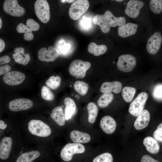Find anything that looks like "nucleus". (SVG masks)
<instances>
[{"label":"nucleus","mask_w":162,"mask_h":162,"mask_svg":"<svg viewBox=\"0 0 162 162\" xmlns=\"http://www.w3.org/2000/svg\"><path fill=\"white\" fill-rule=\"evenodd\" d=\"M18 124L26 144L48 147V140L52 134V130L47 122L32 119Z\"/></svg>","instance_id":"nucleus-1"},{"label":"nucleus","mask_w":162,"mask_h":162,"mask_svg":"<svg viewBox=\"0 0 162 162\" xmlns=\"http://www.w3.org/2000/svg\"><path fill=\"white\" fill-rule=\"evenodd\" d=\"M25 143L18 124H10L6 130L0 133V159L6 160L12 152L22 150L26 146Z\"/></svg>","instance_id":"nucleus-2"},{"label":"nucleus","mask_w":162,"mask_h":162,"mask_svg":"<svg viewBox=\"0 0 162 162\" xmlns=\"http://www.w3.org/2000/svg\"><path fill=\"white\" fill-rule=\"evenodd\" d=\"M91 66V64L89 62L76 59L70 63L68 71L70 75L76 78H83Z\"/></svg>","instance_id":"nucleus-3"},{"label":"nucleus","mask_w":162,"mask_h":162,"mask_svg":"<svg viewBox=\"0 0 162 162\" xmlns=\"http://www.w3.org/2000/svg\"><path fill=\"white\" fill-rule=\"evenodd\" d=\"M85 151L84 146L81 143H70L66 144L60 152V157L64 161L71 160L74 154L83 153Z\"/></svg>","instance_id":"nucleus-4"},{"label":"nucleus","mask_w":162,"mask_h":162,"mask_svg":"<svg viewBox=\"0 0 162 162\" xmlns=\"http://www.w3.org/2000/svg\"><path fill=\"white\" fill-rule=\"evenodd\" d=\"M89 6V2L87 0L75 1L69 9L70 17L74 20H78L87 11Z\"/></svg>","instance_id":"nucleus-5"},{"label":"nucleus","mask_w":162,"mask_h":162,"mask_svg":"<svg viewBox=\"0 0 162 162\" xmlns=\"http://www.w3.org/2000/svg\"><path fill=\"white\" fill-rule=\"evenodd\" d=\"M36 14L38 19L44 23H47L50 19L49 4L46 0H37L34 4Z\"/></svg>","instance_id":"nucleus-6"},{"label":"nucleus","mask_w":162,"mask_h":162,"mask_svg":"<svg viewBox=\"0 0 162 162\" xmlns=\"http://www.w3.org/2000/svg\"><path fill=\"white\" fill-rule=\"evenodd\" d=\"M148 98V95L145 92L140 93L130 103L128 111L132 115L138 116L143 110Z\"/></svg>","instance_id":"nucleus-7"},{"label":"nucleus","mask_w":162,"mask_h":162,"mask_svg":"<svg viewBox=\"0 0 162 162\" xmlns=\"http://www.w3.org/2000/svg\"><path fill=\"white\" fill-rule=\"evenodd\" d=\"M48 147L36 146L35 147L31 148V150L23 152V148L21 151V154L17 158L16 162H32L39 158L40 156L41 152Z\"/></svg>","instance_id":"nucleus-8"},{"label":"nucleus","mask_w":162,"mask_h":162,"mask_svg":"<svg viewBox=\"0 0 162 162\" xmlns=\"http://www.w3.org/2000/svg\"><path fill=\"white\" fill-rule=\"evenodd\" d=\"M136 63V59L133 56L130 54H124L119 57L117 65L120 70L128 72L134 68Z\"/></svg>","instance_id":"nucleus-9"},{"label":"nucleus","mask_w":162,"mask_h":162,"mask_svg":"<svg viewBox=\"0 0 162 162\" xmlns=\"http://www.w3.org/2000/svg\"><path fill=\"white\" fill-rule=\"evenodd\" d=\"M3 8L6 13L14 16H22L25 12V9L19 4L16 0H5Z\"/></svg>","instance_id":"nucleus-10"},{"label":"nucleus","mask_w":162,"mask_h":162,"mask_svg":"<svg viewBox=\"0 0 162 162\" xmlns=\"http://www.w3.org/2000/svg\"><path fill=\"white\" fill-rule=\"evenodd\" d=\"M38 58L42 61L52 62L54 61L60 55V52L57 48L51 46L48 50L45 47H42L39 50Z\"/></svg>","instance_id":"nucleus-11"},{"label":"nucleus","mask_w":162,"mask_h":162,"mask_svg":"<svg viewBox=\"0 0 162 162\" xmlns=\"http://www.w3.org/2000/svg\"><path fill=\"white\" fill-rule=\"evenodd\" d=\"M33 103L26 98H18L11 101L9 104V110L13 112L26 110L32 108Z\"/></svg>","instance_id":"nucleus-12"},{"label":"nucleus","mask_w":162,"mask_h":162,"mask_svg":"<svg viewBox=\"0 0 162 162\" xmlns=\"http://www.w3.org/2000/svg\"><path fill=\"white\" fill-rule=\"evenodd\" d=\"M25 78V75L22 73L13 71L5 74L3 77V80L8 85L15 86L21 84Z\"/></svg>","instance_id":"nucleus-13"},{"label":"nucleus","mask_w":162,"mask_h":162,"mask_svg":"<svg viewBox=\"0 0 162 162\" xmlns=\"http://www.w3.org/2000/svg\"><path fill=\"white\" fill-rule=\"evenodd\" d=\"M162 37L159 32H155L148 39L146 44L148 52L151 54H156L158 51L162 41Z\"/></svg>","instance_id":"nucleus-14"},{"label":"nucleus","mask_w":162,"mask_h":162,"mask_svg":"<svg viewBox=\"0 0 162 162\" xmlns=\"http://www.w3.org/2000/svg\"><path fill=\"white\" fill-rule=\"evenodd\" d=\"M144 6L142 2L137 0L128 1L125 9L126 14L132 18H135L139 15L140 9Z\"/></svg>","instance_id":"nucleus-15"},{"label":"nucleus","mask_w":162,"mask_h":162,"mask_svg":"<svg viewBox=\"0 0 162 162\" xmlns=\"http://www.w3.org/2000/svg\"><path fill=\"white\" fill-rule=\"evenodd\" d=\"M100 126L102 130L107 134H111L115 130L116 123L114 119L108 116L103 117L100 122Z\"/></svg>","instance_id":"nucleus-16"},{"label":"nucleus","mask_w":162,"mask_h":162,"mask_svg":"<svg viewBox=\"0 0 162 162\" xmlns=\"http://www.w3.org/2000/svg\"><path fill=\"white\" fill-rule=\"evenodd\" d=\"M150 119V115L148 111L146 110H143L134 122L135 128L138 130L145 128L148 125Z\"/></svg>","instance_id":"nucleus-17"},{"label":"nucleus","mask_w":162,"mask_h":162,"mask_svg":"<svg viewBox=\"0 0 162 162\" xmlns=\"http://www.w3.org/2000/svg\"><path fill=\"white\" fill-rule=\"evenodd\" d=\"M122 88V84L119 82H106L102 84L100 87V91L104 93L113 92L116 94H118L121 92Z\"/></svg>","instance_id":"nucleus-18"},{"label":"nucleus","mask_w":162,"mask_h":162,"mask_svg":"<svg viewBox=\"0 0 162 162\" xmlns=\"http://www.w3.org/2000/svg\"><path fill=\"white\" fill-rule=\"evenodd\" d=\"M137 27V24L129 22L119 26L118 29V33L121 37H127L135 34Z\"/></svg>","instance_id":"nucleus-19"},{"label":"nucleus","mask_w":162,"mask_h":162,"mask_svg":"<svg viewBox=\"0 0 162 162\" xmlns=\"http://www.w3.org/2000/svg\"><path fill=\"white\" fill-rule=\"evenodd\" d=\"M25 50L22 47H16L14 50L15 52L12 55L16 63L26 65L30 60L29 55L24 53Z\"/></svg>","instance_id":"nucleus-20"},{"label":"nucleus","mask_w":162,"mask_h":162,"mask_svg":"<svg viewBox=\"0 0 162 162\" xmlns=\"http://www.w3.org/2000/svg\"><path fill=\"white\" fill-rule=\"evenodd\" d=\"M51 118L60 126H64L65 123V115L62 107L58 106L54 108L50 114Z\"/></svg>","instance_id":"nucleus-21"},{"label":"nucleus","mask_w":162,"mask_h":162,"mask_svg":"<svg viewBox=\"0 0 162 162\" xmlns=\"http://www.w3.org/2000/svg\"><path fill=\"white\" fill-rule=\"evenodd\" d=\"M70 136L71 139L74 143H87L91 140V137L89 134L77 130L71 131Z\"/></svg>","instance_id":"nucleus-22"},{"label":"nucleus","mask_w":162,"mask_h":162,"mask_svg":"<svg viewBox=\"0 0 162 162\" xmlns=\"http://www.w3.org/2000/svg\"><path fill=\"white\" fill-rule=\"evenodd\" d=\"M92 22L94 25L99 26L104 33H107L110 30L108 21L104 14L96 15L93 18Z\"/></svg>","instance_id":"nucleus-23"},{"label":"nucleus","mask_w":162,"mask_h":162,"mask_svg":"<svg viewBox=\"0 0 162 162\" xmlns=\"http://www.w3.org/2000/svg\"><path fill=\"white\" fill-rule=\"evenodd\" d=\"M65 105V115L66 120L71 118L76 112V105L74 100L69 97L65 98L64 100Z\"/></svg>","instance_id":"nucleus-24"},{"label":"nucleus","mask_w":162,"mask_h":162,"mask_svg":"<svg viewBox=\"0 0 162 162\" xmlns=\"http://www.w3.org/2000/svg\"><path fill=\"white\" fill-rule=\"evenodd\" d=\"M104 15L108 21L110 26L111 27H115L117 26H120L125 24L126 23L125 17L122 16L116 17L109 10L106 11Z\"/></svg>","instance_id":"nucleus-25"},{"label":"nucleus","mask_w":162,"mask_h":162,"mask_svg":"<svg viewBox=\"0 0 162 162\" xmlns=\"http://www.w3.org/2000/svg\"><path fill=\"white\" fill-rule=\"evenodd\" d=\"M143 144L149 152L156 154L159 152L160 146L157 141L153 137L151 136L146 137L143 140Z\"/></svg>","instance_id":"nucleus-26"},{"label":"nucleus","mask_w":162,"mask_h":162,"mask_svg":"<svg viewBox=\"0 0 162 162\" xmlns=\"http://www.w3.org/2000/svg\"><path fill=\"white\" fill-rule=\"evenodd\" d=\"M88 50L93 55L98 56L105 53L107 50V47L104 45H98L92 42L88 44Z\"/></svg>","instance_id":"nucleus-27"},{"label":"nucleus","mask_w":162,"mask_h":162,"mask_svg":"<svg viewBox=\"0 0 162 162\" xmlns=\"http://www.w3.org/2000/svg\"><path fill=\"white\" fill-rule=\"evenodd\" d=\"M88 113V120L89 123H94L96 119L98 114V108L95 104L91 102L87 106Z\"/></svg>","instance_id":"nucleus-28"},{"label":"nucleus","mask_w":162,"mask_h":162,"mask_svg":"<svg viewBox=\"0 0 162 162\" xmlns=\"http://www.w3.org/2000/svg\"><path fill=\"white\" fill-rule=\"evenodd\" d=\"M113 98V95L111 93H104L98 99V104L101 108L106 107L112 101Z\"/></svg>","instance_id":"nucleus-29"},{"label":"nucleus","mask_w":162,"mask_h":162,"mask_svg":"<svg viewBox=\"0 0 162 162\" xmlns=\"http://www.w3.org/2000/svg\"><path fill=\"white\" fill-rule=\"evenodd\" d=\"M16 29L18 33L25 34L23 38L25 40L30 41L33 39L34 35L32 32L24 24L20 23L17 26Z\"/></svg>","instance_id":"nucleus-30"},{"label":"nucleus","mask_w":162,"mask_h":162,"mask_svg":"<svg viewBox=\"0 0 162 162\" xmlns=\"http://www.w3.org/2000/svg\"><path fill=\"white\" fill-rule=\"evenodd\" d=\"M136 92V89L134 88L125 87L122 90V96L126 102H130L132 100Z\"/></svg>","instance_id":"nucleus-31"},{"label":"nucleus","mask_w":162,"mask_h":162,"mask_svg":"<svg viewBox=\"0 0 162 162\" xmlns=\"http://www.w3.org/2000/svg\"><path fill=\"white\" fill-rule=\"evenodd\" d=\"M74 87L75 90L80 94L82 96L86 95L88 91V85L81 81H77L74 84Z\"/></svg>","instance_id":"nucleus-32"},{"label":"nucleus","mask_w":162,"mask_h":162,"mask_svg":"<svg viewBox=\"0 0 162 162\" xmlns=\"http://www.w3.org/2000/svg\"><path fill=\"white\" fill-rule=\"evenodd\" d=\"M61 81V77L58 75L51 76L46 80V84L52 89H56L59 87Z\"/></svg>","instance_id":"nucleus-33"},{"label":"nucleus","mask_w":162,"mask_h":162,"mask_svg":"<svg viewBox=\"0 0 162 162\" xmlns=\"http://www.w3.org/2000/svg\"><path fill=\"white\" fill-rule=\"evenodd\" d=\"M150 8L154 13L160 14L162 10V0H151L150 2Z\"/></svg>","instance_id":"nucleus-34"},{"label":"nucleus","mask_w":162,"mask_h":162,"mask_svg":"<svg viewBox=\"0 0 162 162\" xmlns=\"http://www.w3.org/2000/svg\"><path fill=\"white\" fill-rule=\"evenodd\" d=\"M41 96L43 99L48 101H51L54 98L53 93L48 87L45 86L41 88Z\"/></svg>","instance_id":"nucleus-35"},{"label":"nucleus","mask_w":162,"mask_h":162,"mask_svg":"<svg viewBox=\"0 0 162 162\" xmlns=\"http://www.w3.org/2000/svg\"><path fill=\"white\" fill-rule=\"evenodd\" d=\"M113 158L111 154L109 153H105L96 157L93 162H113Z\"/></svg>","instance_id":"nucleus-36"},{"label":"nucleus","mask_w":162,"mask_h":162,"mask_svg":"<svg viewBox=\"0 0 162 162\" xmlns=\"http://www.w3.org/2000/svg\"><path fill=\"white\" fill-rule=\"evenodd\" d=\"M26 26L32 32L37 31L40 28L39 23L32 19L27 20Z\"/></svg>","instance_id":"nucleus-37"},{"label":"nucleus","mask_w":162,"mask_h":162,"mask_svg":"<svg viewBox=\"0 0 162 162\" xmlns=\"http://www.w3.org/2000/svg\"><path fill=\"white\" fill-rule=\"evenodd\" d=\"M152 95L155 99L162 100V85H158L155 86L153 91Z\"/></svg>","instance_id":"nucleus-38"},{"label":"nucleus","mask_w":162,"mask_h":162,"mask_svg":"<svg viewBox=\"0 0 162 162\" xmlns=\"http://www.w3.org/2000/svg\"><path fill=\"white\" fill-rule=\"evenodd\" d=\"M153 136L156 140L162 142V123L158 125L154 132Z\"/></svg>","instance_id":"nucleus-39"},{"label":"nucleus","mask_w":162,"mask_h":162,"mask_svg":"<svg viewBox=\"0 0 162 162\" xmlns=\"http://www.w3.org/2000/svg\"><path fill=\"white\" fill-rule=\"evenodd\" d=\"M60 44L58 47L59 51L63 54H66L70 48V45L64 42L63 40H61L59 42Z\"/></svg>","instance_id":"nucleus-40"},{"label":"nucleus","mask_w":162,"mask_h":162,"mask_svg":"<svg viewBox=\"0 0 162 162\" xmlns=\"http://www.w3.org/2000/svg\"><path fill=\"white\" fill-rule=\"evenodd\" d=\"M140 162H159L148 155H144L141 158Z\"/></svg>","instance_id":"nucleus-41"},{"label":"nucleus","mask_w":162,"mask_h":162,"mask_svg":"<svg viewBox=\"0 0 162 162\" xmlns=\"http://www.w3.org/2000/svg\"><path fill=\"white\" fill-rule=\"evenodd\" d=\"M10 67L7 64L0 67V75L7 74L10 70Z\"/></svg>","instance_id":"nucleus-42"},{"label":"nucleus","mask_w":162,"mask_h":162,"mask_svg":"<svg viewBox=\"0 0 162 162\" xmlns=\"http://www.w3.org/2000/svg\"><path fill=\"white\" fill-rule=\"evenodd\" d=\"M10 61V58L7 55L4 56L0 58V64L8 63Z\"/></svg>","instance_id":"nucleus-43"},{"label":"nucleus","mask_w":162,"mask_h":162,"mask_svg":"<svg viewBox=\"0 0 162 162\" xmlns=\"http://www.w3.org/2000/svg\"><path fill=\"white\" fill-rule=\"evenodd\" d=\"M91 23V21L87 18L82 20V21L81 25L84 28H88L90 26Z\"/></svg>","instance_id":"nucleus-44"},{"label":"nucleus","mask_w":162,"mask_h":162,"mask_svg":"<svg viewBox=\"0 0 162 162\" xmlns=\"http://www.w3.org/2000/svg\"><path fill=\"white\" fill-rule=\"evenodd\" d=\"M5 47V43L4 40L0 39V52H2L4 50Z\"/></svg>","instance_id":"nucleus-45"},{"label":"nucleus","mask_w":162,"mask_h":162,"mask_svg":"<svg viewBox=\"0 0 162 162\" xmlns=\"http://www.w3.org/2000/svg\"><path fill=\"white\" fill-rule=\"evenodd\" d=\"M66 2L69 3H71L72 2H73L75 0H65Z\"/></svg>","instance_id":"nucleus-46"},{"label":"nucleus","mask_w":162,"mask_h":162,"mask_svg":"<svg viewBox=\"0 0 162 162\" xmlns=\"http://www.w3.org/2000/svg\"><path fill=\"white\" fill-rule=\"evenodd\" d=\"M2 21L1 18H0V28H1L2 26Z\"/></svg>","instance_id":"nucleus-47"},{"label":"nucleus","mask_w":162,"mask_h":162,"mask_svg":"<svg viewBox=\"0 0 162 162\" xmlns=\"http://www.w3.org/2000/svg\"><path fill=\"white\" fill-rule=\"evenodd\" d=\"M115 1L117 2H121L123 1V0H116Z\"/></svg>","instance_id":"nucleus-48"}]
</instances>
